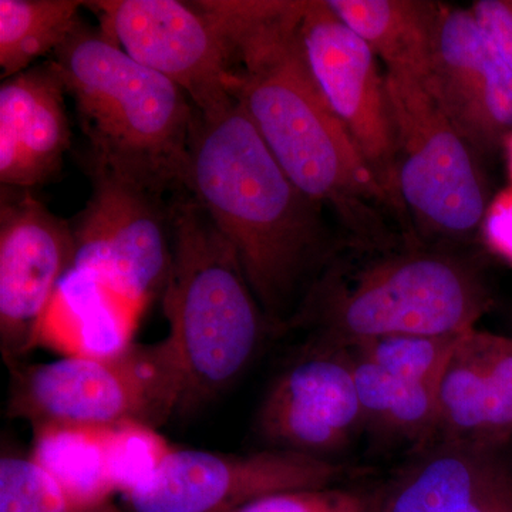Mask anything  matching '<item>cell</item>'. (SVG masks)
Returning <instances> with one entry per match:
<instances>
[{
    "label": "cell",
    "instance_id": "1",
    "mask_svg": "<svg viewBox=\"0 0 512 512\" xmlns=\"http://www.w3.org/2000/svg\"><path fill=\"white\" fill-rule=\"evenodd\" d=\"M308 0H200L220 37L229 92L293 184L332 212L349 242L399 245L400 217L309 69L302 43Z\"/></svg>",
    "mask_w": 512,
    "mask_h": 512
},
{
    "label": "cell",
    "instance_id": "2",
    "mask_svg": "<svg viewBox=\"0 0 512 512\" xmlns=\"http://www.w3.org/2000/svg\"><path fill=\"white\" fill-rule=\"evenodd\" d=\"M187 190L234 248L266 319L288 326L299 291L338 248L325 210L292 183L237 100L217 116L197 111Z\"/></svg>",
    "mask_w": 512,
    "mask_h": 512
},
{
    "label": "cell",
    "instance_id": "3",
    "mask_svg": "<svg viewBox=\"0 0 512 512\" xmlns=\"http://www.w3.org/2000/svg\"><path fill=\"white\" fill-rule=\"evenodd\" d=\"M336 252L303 295L288 326L348 348L383 336L453 335L476 328L491 296L476 266L427 245Z\"/></svg>",
    "mask_w": 512,
    "mask_h": 512
},
{
    "label": "cell",
    "instance_id": "4",
    "mask_svg": "<svg viewBox=\"0 0 512 512\" xmlns=\"http://www.w3.org/2000/svg\"><path fill=\"white\" fill-rule=\"evenodd\" d=\"M53 62L89 140L86 156L164 190H187L197 110L177 84L84 22Z\"/></svg>",
    "mask_w": 512,
    "mask_h": 512
},
{
    "label": "cell",
    "instance_id": "5",
    "mask_svg": "<svg viewBox=\"0 0 512 512\" xmlns=\"http://www.w3.org/2000/svg\"><path fill=\"white\" fill-rule=\"evenodd\" d=\"M187 412L224 392L254 357L266 319L234 248L188 190L173 195V259L163 292Z\"/></svg>",
    "mask_w": 512,
    "mask_h": 512
},
{
    "label": "cell",
    "instance_id": "6",
    "mask_svg": "<svg viewBox=\"0 0 512 512\" xmlns=\"http://www.w3.org/2000/svg\"><path fill=\"white\" fill-rule=\"evenodd\" d=\"M184 375L170 338L131 343L107 356H63L19 369L8 416L42 424L163 426L180 410Z\"/></svg>",
    "mask_w": 512,
    "mask_h": 512
},
{
    "label": "cell",
    "instance_id": "7",
    "mask_svg": "<svg viewBox=\"0 0 512 512\" xmlns=\"http://www.w3.org/2000/svg\"><path fill=\"white\" fill-rule=\"evenodd\" d=\"M386 86L404 212L426 238L471 241L491 201L477 151L423 83L386 73Z\"/></svg>",
    "mask_w": 512,
    "mask_h": 512
},
{
    "label": "cell",
    "instance_id": "8",
    "mask_svg": "<svg viewBox=\"0 0 512 512\" xmlns=\"http://www.w3.org/2000/svg\"><path fill=\"white\" fill-rule=\"evenodd\" d=\"M86 207L72 224L73 268L89 272L143 315L163 295L173 259V195L89 156Z\"/></svg>",
    "mask_w": 512,
    "mask_h": 512
},
{
    "label": "cell",
    "instance_id": "9",
    "mask_svg": "<svg viewBox=\"0 0 512 512\" xmlns=\"http://www.w3.org/2000/svg\"><path fill=\"white\" fill-rule=\"evenodd\" d=\"M340 468L295 451L171 448L153 477L124 494L130 512H232L265 495L335 483Z\"/></svg>",
    "mask_w": 512,
    "mask_h": 512
},
{
    "label": "cell",
    "instance_id": "10",
    "mask_svg": "<svg viewBox=\"0 0 512 512\" xmlns=\"http://www.w3.org/2000/svg\"><path fill=\"white\" fill-rule=\"evenodd\" d=\"M301 35L320 92L403 217L392 110L380 60L326 0H308Z\"/></svg>",
    "mask_w": 512,
    "mask_h": 512
},
{
    "label": "cell",
    "instance_id": "11",
    "mask_svg": "<svg viewBox=\"0 0 512 512\" xmlns=\"http://www.w3.org/2000/svg\"><path fill=\"white\" fill-rule=\"evenodd\" d=\"M87 8L131 59L177 84L201 116H217L235 103L220 37L194 3L103 0Z\"/></svg>",
    "mask_w": 512,
    "mask_h": 512
},
{
    "label": "cell",
    "instance_id": "12",
    "mask_svg": "<svg viewBox=\"0 0 512 512\" xmlns=\"http://www.w3.org/2000/svg\"><path fill=\"white\" fill-rule=\"evenodd\" d=\"M76 258L72 224L32 190L0 192V348L13 363L37 348L50 302Z\"/></svg>",
    "mask_w": 512,
    "mask_h": 512
},
{
    "label": "cell",
    "instance_id": "13",
    "mask_svg": "<svg viewBox=\"0 0 512 512\" xmlns=\"http://www.w3.org/2000/svg\"><path fill=\"white\" fill-rule=\"evenodd\" d=\"M424 86L478 154L504 146L512 133V69L471 9L441 3Z\"/></svg>",
    "mask_w": 512,
    "mask_h": 512
},
{
    "label": "cell",
    "instance_id": "14",
    "mask_svg": "<svg viewBox=\"0 0 512 512\" xmlns=\"http://www.w3.org/2000/svg\"><path fill=\"white\" fill-rule=\"evenodd\" d=\"M363 424L348 355L320 342L275 380L258 413L269 444L320 458L346 446Z\"/></svg>",
    "mask_w": 512,
    "mask_h": 512
},
{
    "label": "cell",
    "instance_id": "15",
    "mask_svg": "<svg viewBox=\"0 0 512 512\" xmlns=\"http://www.w3.org/2000/svg\"><path fill=\"white\" fill-rule=\"evenodd\" d=\"M66 87L56 63L35 64L0 86V183L33 190L52 181L72 144Z\"/></svg>",
    "mask_w": 512,
    "mask_h": 512
},
{
    "label": "cell",
    "instance_id": "16",
    "mask_svg": "<svg viewBox=\"0 0 512 512\" xmlns=\"http://www.w3.org/2000/svg\"><path fill=\"white\" fill-rule=\"evenodd\" d=\"M443 444L493 448L512 436V338L467 330L441 375Z\"/></svg>",
    "mask_w": 512,
    "mask_h": 512
},
{
    "label": "cell",
    "instance_id": "17",
    "mask_svg": "<svg viewBox=\"0 0 512 512\" xmlns=\"http://www.w3.org/2000/svg\"><path fill=\"white\" fill-rule=\"evenodd\" d=\"M384 512H512V477L491 448L443 444L400 481Z\"/></svg>",
    "mask_w": 512,
    "mask_h": 512
},
{
    "label": "cell",
    "instance_id": "18",
    "mask_svg": "<svg viewBox=\"0 0 512 512\" xmlns=\"http://www.w3.org/2000/svg\"><path fill=\"white\" fill-rule=\"evenodd\" d=\"M140 316L92 274L72 268L40 323L37 346L64 356L113 355L133 343Z\"/></svg>",
    "mask_w": 512,
    "mask_h": 512
},
{
    "label": "cell",
    "instance_id": "19",
    "mask_svg": "<svg viewBox=\"0 0 512 512\" xmlns=\"http://www.w3.org/2000/svg\"><path fill=\"white\" fill-rule=\"evenodd\" d=\"M384 72L426 84L431 72L441 3L429 0H326Z\"/></svg>",
    "mask_w": 512,
    "mask_h": 512
},
{
    "label": "cell",
    "instance_id": "20",
    "mask_svg": "<svg viewBox=\"0 0 512 512\" xmlns=\"http://www.w3.org/2000/svg\"><path fill=\"white\" fill-rule=\"evenodd\" d=\"M30 457L62 488L80 511L110 503L117 493L111 477L109 427L42 424L33 427Z\"/></svg>",
    "mask_w": 512,
    "mask_h": 512
},
{
    "label": "cell",
    "instance_id": "21",
    "mask_svg": "<svg viewBox=\"0 0 512 512\" xmlns=\"http://www.w3.org/2000/svg\"><path fill=\"white\" fill-rule=\"evenodd\" d=\"M345 352L352 365L365 424L403 439L421 440L436 434L441 379L404 382L369 360Z\"/></svg>",
    "mask_w": 512,
    "mask_h": 512
},
{
    "label": "cell",
    "instance_id": "22",
    "mask_svg": "<svg viewBox=\"0 0 512 512\" xmlns=\"http://www.w3.org/2000/svg\"><path fill=\"white\" fill-rule=\"evenodd\" d=\"M84 2L0 0V67L3 79L35 66L56 50L83 22Z\"/></svg>",
    "mask_w": 512,
    "mask_h": 512
},
{
    "label": "cell",
    "instance_id": "23",
    "mask_svg": "<svg viewBox=\"0 0 512 512\" xmlns=\"http://www.w3.org/2000/svg\"><path fill=\"white\" fill-rule=\"evenodd\" d=\"M463 333H403L365 340L342 349L369 360L384 372L404 382H433L441 379Z\"/></svg>",
    "mask_w": 512,
    "mask_h": 512
},
{
    "label": "cell",
    "instance_id": "24",
    "mask_svg": "<svg viewBox=\"0 0 512 512\" xmlns=\"http://www.w3.org/2000/svg\"><path fill=\"white\" fill-rule=\"evenodd\" d=\"M107 444L111 477L121 495L147 483L173 448L157 429L138 423L109 427Z\"/></svg>",
    "mask_w": 512,
    "mask_h": 512
},
{
    "label": "cell",
    "instance_id": "25",
    "mask_svg": "<svg viewBox=\"0 0 512 512\" xmlns=\"http://www.w3.org/2000/svg\"><path fill=\"white\" fill-rule=\"evenodd\" d=\"M89 511V510H87ZM0 512H86L77 510L32 457L0 460Z\"/></svg>",
    "mask_w": 512,
    "mask_h": 512
},
{
    "label": "cell",
    "instance_id": "26",
    "mask_svg": "<svg viewBox=\"0 0 512 512\" xmlns=\"http://www.w3.org/2000/svg\"><path fill=\"white\" fill-rule=\"evenodd\" d=\"M232 512H372L366 498L336 488H303L265 495Z\"/></svg>",
    "mask_w": 512,
    "mask_h": 512
},
{
    "label": "cell",
    "instance_id": "27",
    "mask_svg": "<svg viewBox=\"0 0 512 512\" xmlns=\"http://www.w3.org/2000/svg\"><path fill=\"white\" fill-rule=\"evenodd\" d=\"M480 235L485 247L512 265V187L498 192L490 201Z\"/></svg>",
    "mask_w": 512,
    "mask_h": 512
},
{
    "label": "cell",
    "instance_id": "28",
    "mask_svg": "<svg viewBox=\"0 0 512 512\" xmlns=\"http://www.w3.org/2000/svg\"><path fill=\"white\" fill-rule=\"evenodd\" d=\"M470 9L512 69V0H478Z\"/></svg>",
    "mask_w": 512,
    "mask_h": 512
},
{
    "label": "cell",
    "instance_id": "29",
    "mask_svg": "<svg viewBox=\"0 0 512 512\" xmlns=\"http://www.w3.org/2000/svg\"><path fill=\"white\" fill-rule=\"evenodd\" d=\"M503 147L505 150V154H507L508 173H510L512 183V133L508 134L507 138H505Z\"/></svg>",
    "mask_w": 512,
    "mask_h": 512
}]
</instances>
